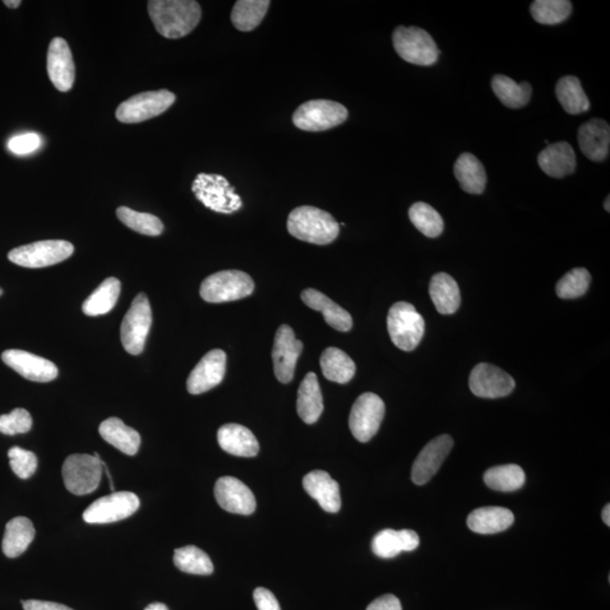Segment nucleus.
I'll return each mask as SVG.
<instances>
[{"mask_svg":"<svg viewBox=\"0 0 610 610\" xmlns=\"http://www.w3.org/2000/svg\"><path fill=\"white\" fill-rule=\"evenodd\" d=\"M150 17L157 32L166 39H180L200 25L201 5L193 0H151Z\"/></svg>","mask_w":610,"mask_h":610,"instance_id":"nucleus-1","label":"nucleus"},{"mask_svg":"<svg viewBox=\"0 0 610 610\" xmlns=\"http://www.w3.org/2000/svg\"><path fill=\"white\" fill-rule=\"evenodd\" d=\"M339 224L330 212L313 206L295 208L288 219V231L301 241L326 246L339 235Z\"/></svg>","mask_w":610,"mask_h":610,"instance_id":"nucleus-2","label":"nucleus"},{"mask_svg":"<svg viewBox=\"0 0 610 610\" xmlns=\"http://www.w3.org/2000/svg\"><path fill=\"white\" fill-rule=\"evenodd\" d=\"M387 326L392 343L404 352H411L418 348L425 332L424 318L408 302L392 305L388 313Z\"/></svg>","mask_w":610,"mask_h":610,"instance_id":"nucleus-3","label":"nucleus"},{"mask_svg":"<svg viewBox=\"0 0 610 610\" xmlns=\"http://www.w3.org/2000/svg\"><path fill=\"white\" fill-rule=\"evenodd\" d=\"M254 281L247 272L223 271L208 276L201 286V297L208 303L238 301L251 295Z\"/></svg>","mask_w":610,"mask_h":610,"instance_id":"nucleus-4","label":"nucleus"},{"mask_svg":"<svg viewBox=\"0 0 610 610\" xmlns=\"http://www.w3.org/2000/svg\"><path fill=\"white\" fill-rule=\"evenodd\" d=\"M396 53L405 62L428 67L436 64L438 51L436 41L427 31L416 26H399L392 34Z\"/></svg>","mask_w":610,"mask_h":610,"instance_id":"nucleus-5","label":"nucleus"},{"mask_svg":"<svg viewBox=\"0 0 610 610\" xmlns=\"http://www.w3.org/2000/svg\"><path fill=\"white\" fill-rule=\"evenodd\" d=\"M192 191L203 206L221 214H233L242 207V200L234 187L219 174H198Z\"/></svg>","mask_w":610,"mask_h":610,"instance_id":"nucleus-6","label":"nucleus"},{"mask_svg":"<svg viewBox=\"0 0 610 610\" xmlns=\"http://www.w3.org/2000/svg\"><path fill=\"white\" fill-rule=\"evenodd\" d=\"M103 461L99 454L72 455L63 465L64 487L75 496H87L99 487Z\"/></svg>","mask_w":610,"mask_h":610,"instance_id":"nucleus-7","label":"nucleus"},{"mask_svg":"<svg viewBox=\"0 0 610 610\" xmlns=\"http://www.w3.org/2000/svg\"><path fill=\"white\" fill-rule=\"evenodd\" d=\"M349 111L339 102L312 100L305 102L293 114V123L304 132H325L344 123Z\"/></svg>","mask_w":610,"mask_h":610,"instance_id":"nucleus-8","label":"nucleus"},{"mask_svg":"<svg viewBox=\"0 0 610 610\" xmlns=\"http://www.w3.org/2000/svg\"><path fill=\"white\" fill-rule=\"evenodd\" d=\"M74 253V246L64 240H45L9 251L8 259L25 268H44L66 261Z\"/></svg>","mask_w":610,"mask_h":610,"instance_id":"nucleus-9","label":"nucleus"},{"mask_svg":"<svg viewBox=\"0 0 610 610\" xmlns=\"http://www.w3.org/2000/svg\"><path fill=\"white\" fill-rule=\"evenodd\" d=\"M152 327V309L146 294L140 293L133 300L122 323V343L129 354L140 355L144 350Z\"/></svg>","mask_w":610,"mask_h":610,"instance_id":"nucleus-10","label":"nucleus"},{"mask_svg":"<svg viewBox=\"0 0 610 610\" xmlns=\"http://www.w3.org/2000/svg\"><path fill=\"white\" fill-rule=\"evenodd\" d=\"M175 95L168 90L144 92L132 96L118 106L115 117L123 123H138L159 117L171 108Z\"/></svg>","mask_w":610,"mask_h":610,"instance_id":"nucleus-11","label":"nucleus"},{"mask_svg":"<svg viewBox=\"0 0 610 610\" xmlns=\"http://www.w3.org/2000/svg\"><path fill=\"white\" fill-rule=\"evenodd\" d=\"M383 400L372 392H365L356 399L349 414V428L356 440L369 442L376 436L385 418Z\"/></svg>","mask_w":610,"mask_h":610,"instance_id":"nucleus-12","label":"nucleus"},{"mask_svg":"<svg viewBox=\"0 0 610 610\" xmlns=\"http://www.w3.org/2000/svg\"><path fill=\"white\" fill-rule=\"evenodd\" d=\"M141 507L140 498L132 492H117L99 498L86 508L83 519L90 525L113 524L127 519Z\"/></svg>","mask_w":610,"mask_h":610,"instance_id":"nucleus-13","label":"nucleus"},{"mask_svg":"<svg viewBox=\"0 0 610 610\" xmlns=\"http://www.w3.org/2000/svg\"><path fill=\"white\" fill-rule=\"evenodd\" d=\"M469 388L480 398L497 399L510 395L515 390L516 381L496 365L480 363L470 373Z\"/></svg>","mask_w":610,"mask_h":610,"instance_id":"nucleus-14","label":"nucleus"},{"mask_svg":"<svg viewBox=\"0 0 610 610\" xmlns=\"http://www.w3.org/2000/svg\"><path fill=\"white\" fill-rule=\"evenodd\" d=\"M303 350L301 340L295 339L292 328L281 325L276 331L272 362L277 380L290 383L293 380L298 359Z\"/></svg>","mask_w":610,"mask_h":610,"instance_id":"nucleus-15","label":"nucleus"},{"mask_svg":"<svg viewBox=\"0 0 610 610\" xmlns=\"http://www.w3.org/2000/svg\"><path fill=\"white\" fill-rule=\"evenodd\" d=\"M454 440L448 434L433 438L423 448L411 469V479L416 485H425L433 478L449 456Z\"/></svg>","mask_w":610,"mask_h":610,"instance_id":"nucleus-16","label":"nucleus"},{"mask_svg":"<svg viewBox=\"0 0 610 610\" xmlns=\"http://www.w3.org/2000/svg\"><path fill=\"white\" fill-rule=\"evenodd\" d=\"M226 372V354L221 349H212L201 359L187 380L189 394L201 395L210 391L223 381Z\"/></svg>","mask_w":610,"mask_h":610,"instance_id":"nucleus-17","label":"nucleus"},{"mask_svg":"<svg viewBox=\"0 0 610 610\" xmlns=\"http://www.w3.org/2000/svg\"><path fill=\"white\" fill-rule=\"evenodd\" d=\"M217 503L221 508L235 515L251 516L256 510V498L251 489L235 477H221L214 488Z\"/></svg>","mask_w":610,"mask_h":610,"instance_id":"nucleus-18","label":"nucleus"},{"mask_svg":"<svg viewBox=\"0 0 610 610\" xmlns=\"http://www.w3.org/2000/svg\"><path fill=\"white\" fill-rule=\"evenodd\" d=\"M5 364L27 380L50 382L58 377V368L49 359L25 350L8 349L2 355Z\"/></svg>","mask_w":610,"mask_h":610,"instance_id":"nucleus-19","label":"nucleus"},{"mask_svg":"<svg viewBox=\"0 0 610 610\" xmlns=\"http://www.w3.org/2000/svg\"><path fill=\"white\" fill-rule=\"evenodd\" d=\"M47 69L50 81L60 92L72 90L75 82V64L68 44L63 38L51 41L48 50Z\"/></svg>","mask_w":610,"mask_h":610,"instance_id":"nucleus-20","label":"nucleus"},{"mask_svg":"<svg viewBox=\"0 0 610 610\" xmlns=\"http://www.w3.org/2000/svg\"><path fill=\"white\" fill-rule=\"evenodd\" d=\"M303 487L328 513H337L341 507L339 484L323 470H314L304 476Z\"/></svg>","mask_w":610,"mask_h":610,"instance_id":"nucleus-21","label":"nucleus"},{"mask_svg":"<svg viewBox=\"0 0 610 610\" xmlns=\"http://www.w3.org/2000/svg\"><path fill=\"white\" fill-rule=\"evenodd\" d=\"M581 152L594 162L607 159L610 145L609 124L603 119H591L577 132Z\"/></svg>","mask_w":610,"mask_h":610,"instance_id":"nucleus-22","label":"nucleus"},{"mask_svg":"<svg viewBox=\"0 0 610 610\" xmlns=\"http://www.w3.org/2000/svg\"><path fill=\"white\" fill-rule=\"evenodd\" d=\"M538 164L548 177L562 179L575 172L576 156L575 150L566 142L547 145L539 152Z\"/></svg>","mask_w":610,"mask_h":610,"instance_id":"nucleus-23","label":"nucleus"},{"mask_svg":"<svg viewBox=\"0 0 610 610\" xmlns=\"http://www.w3.org/2000/svg\"><path fill=\"white\" fill-rule=\"evenodd\" d=\"M301 299L307 307L321 312L328 325L334 330L343 332L352 330V316L327 295L314 289H307L303 290Z\"/></svg>","mask_w":610,"mask_h":610,"instance_id":"nucleus-24","label":"nucleus"},{"mask_svg":"<svg viewBox=\"0 0 610 610\" xmlns=\"http://www.w3.org/2000/svg\"><path fill=\"white\" fill-rule=\"evenodd\" d=\"M419 546L418 535L413 530L385 529L374 536L372 551L380 558H394L401 552H413Z\"/></svg>","mask_w":610,"mask_h":610,"instance_id":"nucleus-25","label":"nucleus"},{"mask_svg":"<svg viewBox=\"0 0 610 610\" xmlns=\"http://www.w3.org/2000/svg\"><path fill=\"white\" fill-rule=\"evenodd\" d=\"M219 445L230 455L244 458L256 457L259 452L257 438L251 429L240 424H225L217 433Z\"/></svg>","mask_w":610,"mask_h":610,"instance_id":"nucleus-26","label":"nucleus"},{"mask_svg":"<svg viewBox=\"0 0 610 610\" xmlns=\"http://www.w3.org/2000/svg\"><path fill=\"white\" fill-rule=\"evenodd\" d=\"M515 516L508 508L501 507H479L470 513L467 525L471 531L480 535L502 533L513 525Z\"/></svg>","mask_w":610,"mask_h":610,"instance_id":"nucleus-27","label":"nucleus"},{"mask_svg":"<svg viewBox=\"0 0 610 610\" xmlns=\"http://www.w3.org/2000/svg\"><path fill=\"white\" fill-rule=\"evenodd\" d=\"M99 432L105 442L117 448L124 455L135 456L140 449L142 442L140 433L127 427L120 418H110L103 420L100 425Z\"/></svg>","mask_w":610,"mask_h":610,"instance_id":"nucleus-28","label":"nucleus"},{"mask_svg":"<svg viewBox=\"0 0 610 610\" xmlns=\"http://www.w3.org/2000/svg\"><path fill=\"white\" fill-rule=\"evenodd\" d=\"M454 172L462 191L471 195H480L487 182V171L482 162L470 152H464L455 163Z\"/></svg>","mask_w":610,"mask_h":610,"instance_id":"nucleus-29","label":"nucleus"},{"mask_svg":"<svg viewBox=\"0 0 610 610\" xmlns=\"http://www.w3.org/2000/svg\"><path fill=\"white\" fill-rule=\"evenodd\" d=\"M298 413L307 424L318 422L323 411V399L318 377L313 372L305 376L298 392Z\"/></svg>","mask_w":610,"mask_h":610,"instance_id":"nucleus-30","label":"nucleus"},{"mask_svg":"<svg viewBox=\"0 0 610 610\" xmlns=\"http://www.w3.org/2000/svg\"><path fill=\"white\" fill-rule=\"evenodd\" d=\"M35 529L25 517H16L8 522L3 538V552L8 558L22 556L34 542Z\"/></svg>","mask_w":610,"mask_h":610,"instance_id":"nucleus-31","label":"nucleus"},{"mask_svg":"<svg viewBox=\"0 0 610 610\" xmlns=\"http://www.w3.org/2000/svg\"><path fill=\"white\" fill-rule=\"evenodd\" d=\"M429 295L441 314H454L460 307L461 295L459 286L454 277L438 272L429 283Z\"/></svg>","mask_w":610,"mask_h":610,"instance_id":"nucleus-32","label":"nucleus"},{"mask_svg":"<svg viewBox=\"0 0 610 610\" xmlns=\"http://www.w3.org/2000/svg\"><path fill=\"white\" fill-rule=\"evenodd\" d=\"M323 376L327 380L345 385L355 376L356 365L348 354L339 349L328 348L320 359Z\"/></svg>","mask_w":610,"mask_h":610,"instance_id":"nucleus-33","label":"nucleus"},{"mask_svg":"<svg viewBox=\"0 0 610 610\" xmlns=\"http://www.w3.org/2000/svg\"><path fill=\"white\" fill-rule=\"evenodd\" d=\"M492 89L502 104L510 109L524 108L529 103L533 94V87L529 83L522 82L517 84L512 78L505 75L493 77Z\"/></svg>","mask_w":610,"mask_h":610,"instance_id":"nucleus-34","label":"nucleus"},{"mask_svg":"<svg viewBox=\"0 0 610 610\" xmlns=\"http://www.w3.org/2000/svg\"><path fill=\"white\" fill-rule=\"evenodd\" d=\"M120 290H122L120 280L115 277H109L83 303V312L90 317L109 313L118 301Z\"/></svg>","mask_w":610,"mask_h":610,"instance_id":"nucleus-35","label":"nucleus"},{"mask_svg":"<svg viewBox=\"0 0 610 610\" xmlns=\"http://www.w3.org/2000/svg\"><path fill=\"white\" fill-rule=\"evenodd\" d=\"M556 98L563 109L570 114H580L590 109V101L582 89L579 78L564 76L556 84Z\"/></svg>","mask_w":610,"mask_h":610,"instance_id":"nucleus-36","label":"nucleus"},{"mask_svg":"<svg viewBox=\"0 0 610 610\" xmlns=\"http://www.w3.org/2000/svg\"><path fill=\"white\" fill-rule=\"evenodd\" d=\"M270 6L268 0H239L231 14V21L235 29L251 32L261 25Z\"/></svg>","mask_w":610,"mask_h":610,"instance_id":"nucleus-37","label":"nucleus"},{"mask_svg":"<svg viewBox=\"0 0 610 610\" xmlns=\"http://www.w3.org/2000/svg\"><path fill=\"white\" fill-rule=\"evenodd\" d=\"M484 482L497 492H515L524 487L526 474L517 465L492 467L484 475Z\"/></svg>","mask_w":610,"mask_h":610,"instance_id":"nucleus-38","label":"nucleus"},{"mask_svg":"<svg viewBox=\"0 0 610 610\" xmlns=\"http://www.w3.org/2000/svg\"><path fill=\"white\" fill-rule=\"evenodd\" d=\"M411 223L428 238H438L445 229L442 216L427 202H415L408 212Z\"/></svg>","mask_w":610,"mask_h":610,"instance_id":"nucleus-39","label":"nucleus"},{"mask_svg":"<svg viewBox=\"0 0 610 610\" xmlns=\"http://www.w3.org/2000/svg\"><path fill=\"white\" fill-rule=\"evenodd\" d=\"M173 561L180 571L189 575L210 576L214 572L210 556L196 546L175 549Z\"/></svg>","mask_w":610,"mask_h":610,"instance_id":"nucleus-40","label":"nucleus"},{"mask_svg":"<svg viewBox=\"0 0 610 610\" xmlns=\"http://www.w3.org/2000/svg\"><path fill=\"white\" fill-rule=\"evenodd\" d=\"M530 13L539 25H556L570 17L572 4L567 0H536L531 4Z\"/></svg>","mask_w":610,"mask_h":610,"instance_id":"nucleus-41","label":"nucleus"},{"mask_svg":"<svg viewBox=\"0 0 610 610\" xmlns=\"http://www.w3.org/2000/svg\"><path fill=\"white\" fill-rule=\"evenodd\" d=\"M117 216L123 224L137 233L150 235V237H157L163 233L164 225L162 221L149 212H140L122 206L117 210Z\"/></svg>","mask_w":610,"mask_h":610,"instance_id":"nucleus-42","label":"nucleus"},{"mask_svg":"<svg viewBox=\"0 0 610 610\" xmlns=\"http://www.w3.org/2000/svg\"><path fill=\"white\" fill-rule=\"evenodd\" d=\"M590 272L585 268H575L558 280L556 285L557 297L572 300L582 297L589 290Z\"/></svg>","mask_w":610,"mask_h":610,"instance_id":"nucleus-43","label":"nucleus"},{"mask_svg":"<svg viewBox=\"0 0 610 610\" xmlns=\"http://www.w3.org/2000/svg\"><path fill=\"white\" fill-rule=\"evenodd\" d=\"M8 458L14 474L22 479L30 478L38 468V458L22 448L13 447L8 451Z\"/></svg>","mask_w":610,"mask_h":610,"instance_id":"nucleus-44","label":"nucleus"},{"mask_svg":"<svg viewBox=\"0 0 610 610\" xmlns=\"http://www.w3.org/2000/svg\"><path fill=\"white\" fill-rule=\"evenodd\" d=\"M32 425H34V420L26 409L16 408L7 415L0 416V433L6 434V436L27 433L32 428Z\"/></svg>","mask_w":610,"mask_h":610,"instance_id":"nucleus-45","label":"nucleus"},{"mask_svg":"<svg viewBox=\"0 0 610 610\" xmlns=\"http://www.w3.org/2000/svg\"><path fill=\"white\" fill-rule=\"evenodd\" d=\"M41 144H43V141H41L38 133H27L13 137L8 142V149L14 154L26 155L38 150Z\"/></svg>","mask_w":610,"mask_h":610,"instance_id":"nucleus-46","label":"nucleus"},{"mask_svg":"<svg viewBox=\"0 0 610 610\" xmlns=\"http://www.w3.org/2000/svg\"><path fill=\"white\" fill-rule=\"evenodd\" d=\"M253 599L258 610H280L274 594L268 589L257 588L254 590Z\"/></svg>","mask_w":610,"mask_h":610,"instance_id":"nucleus-47","label":"nucleus"},{"mask_svg":"<svg viewBox=\"0 0 610 610\" xmlns=\"http://www.w3.org/2000/svg\"><path fill=\"white\" fill-rule=\"evenodd\" d=\"M367 610H403V608L396 595H385L369 604Z\"/></svg>","mask_w":610,"mask_h":610,"instance_id":"nucleus-48","label":"nucleus"},{"mask_svg":"<svg viewBox=\"0 0 610 610\" xmlns=\"http://www.w3.org/2000/svg\"><path fill=\"white\" fill-rule=\"evenodd\" d=\"M22 605L25 610H73L72 608L64 606V605L43 602V600H25Z\"/></svg>","mask_w":610,"mask_h":610,"instance_id":"nucleus-49","label":"nucleus"},{"mask_svg":"<svg viewBox=\"0 0 610 610\" xmlns=\"http://www.w3.org/2000/svg\"><path fill=\"white\" fill-rule=\"evenodd\" d=\"M603 520L607 526H610V506L607 505L603 510Z\"/></svg>","mask_w":610,"mask_h":610,"instance_id":"nucleus-50","label":"nucleus"},{"mask_svg":"<svg viewBox=\"0 0 610 610\" xmlns=\"http://www.w3.org/2000/svg\"><path fill=\"white\" fill-rule=\"evenodd\" d=\"M145 610H169V609H168V607L165 606L164 604L154 603V604L149 605V606H147L145 608Z\"/></svg>","mask_w":610,"mask_h":610,"instance_id":"nucleus-51","label":"nucleus"},{"mask_svg":"<svg viewBox=\"0 0 610 610\" xmlns=\"http://www.w3.org/2000/svg\"><path fill=\"white\" fill-rule=\"evenodd\" d=\"M4 4L6 5L8 8H17L18 6H20L22 2L21 0H14V2L13 0L12 2L11 0H5Z\"/></svg>","mask_w":610,"mask_h":610,"instance_id":"nucleus-52","label":"nucleus"},{"mask_svg":"<svg viewBox=\"0 0 610 610\" xmlns=\"http://www.w3.org/2000/svg\"><path fill=\"white\" fill-rule=\"evenodd\" d=\"M609 200H610V197L608 196V197H607V200H606V202H605V205H604L605 210H606L607 212L610 211V207H609Z\"/></svg>","mask_w":610,"mask_h":610,"instance_id":"nucleus-53","label":"nucleus"},{"mask_svg":"<svg viewBox=\"0 0 610 610\" xmlns=\"http://www.w3.org/2000/svg\"><path fill=\"white\" fill-rule=\"evenodd\" d=\"M2 294H3V290H2V289H0V295H2Z\"/></svg>","mask_w":610,"mask_h":610,"instance_id":"nucleus-54","label":"nucleus"}]
</instances>
